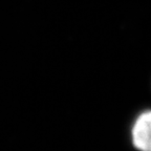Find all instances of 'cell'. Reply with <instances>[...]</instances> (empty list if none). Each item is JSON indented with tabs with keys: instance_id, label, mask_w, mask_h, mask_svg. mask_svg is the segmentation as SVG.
I'll return each mask as SVG.
<instances>
[{
	"instance_id": "obj_1",
	"label": "cell",
	"mask_w": 151,
	"mask_h": 151,
	"mask_svg": "<svg viewBox=\"0 0 151 151\" xmlns=\"http://www.w3.org/2000/svg\"><path fill=\"white\" fill-rule=\"evenodd\" d=\"M129 142L135 151H151V110L144 108L134 114L129 127Z\"/></svg>"
}]
</instances>
